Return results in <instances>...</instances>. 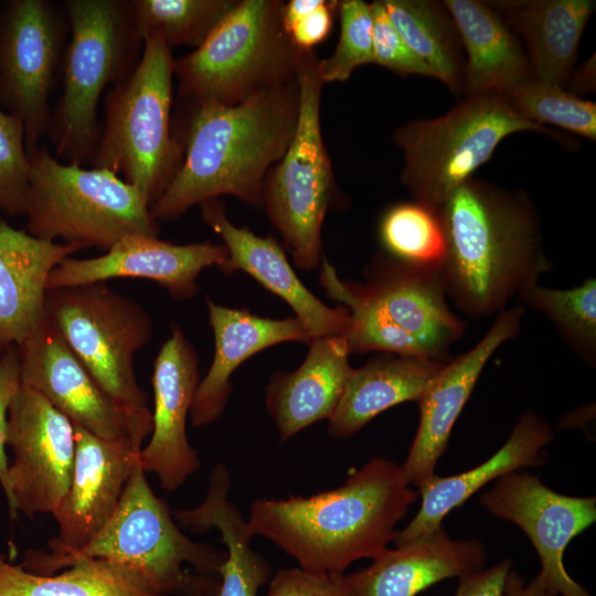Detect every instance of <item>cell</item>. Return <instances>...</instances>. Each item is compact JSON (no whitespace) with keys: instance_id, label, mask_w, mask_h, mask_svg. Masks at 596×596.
<instances>
[{"instance_id":"obj_1","label":"cell","mask_w":596,"mask_h":596,"mask_svg":"<svg viewBox=\"0 0 596 596\" xmlns=\"http://www.w3.org/2000/svg\"><path fill=\"white\" fill-rule=\"evenodd\" d=\"M418 496L401 465L374 457L337 489L255 500L247 525L253 538L272 541L299 568L344 574L353 562L373 560L387 549Z\"/></svg>"},{"instance_id":"obj_2","label":"cell","mask_w":596,"mask_h":596,"mask_svg":"<svg viewBox=\"0 0 596 596\" xmlns=\"http://www.w3.org/2000/svg\"><path fill=\"white\" fill-rule=\"evenodd\" d=\"M447 297L472 318L498 315L552 269L530 196L470 178L438 210Z\"/></svg>"},{"instance_id":"obj_3","label":"cell","mask_w":596,"mask_h":596,"mask_svg":"<svg viewBox=\"0 0 596 596\" xmlns=\"http://www.w3.org/2000/svg\"><path fill=\"white\" fill-rule=\"evenodd\" d=\"M299 102L296 79L235 105L194 106L182 162L150 205L152 217L173 220L221 195L262 206L265 178L294 137Z\"/></svg>"},{"instance_id":"obj_4","label":"cell","mask_w":596,"mask_h":596,"mask_svg":"<svg viewBox=\"0 0 596 596\" xmlns=\"http://www.w3.org/2000/svg\"><path fill=\"white\" fill-rule=\"evenodd\" d=\"M226 553L187 536L167 503L157 497L139 456L120 502L105 526L76 551L28 549L20 563L36 574H52L87 558L111 561L162 596H217Z\"/></svg>"},{"instance_id":"obj_5","label":"cell","mask_w":596,"mask_h":596,"mask_svg":"<svg viewBox=\"0 0 596 596\" xmlns=\"http://www.w3.org/2000/svg\"><path fill=\"white\" fill-rule=\"evenodd\" d=\"M364 281L341 279L322 256L319 283L350 316L343 333L350 353L371 351L448 362L466 321L449 308L439 268L412 266L376 254Z\"/></svg>"},{"instance_id":"obj_6","label":"cell","mask_w":596,"mask_h":596,"mask_svg":"<svg viewBox=\"0 0 596 596\" xmlns=\"http://www.w3.org/2000/svg\"><path fill=\"white\" fill-rule=\"evenodd\" d=\"M171 50L157 36L143 41L132 71L107 92L105 125L93 168L121 173L150 205L162 194L183 158L170 129Z\"/></svg>"},{"instance_id":"obj_7","label":"cell","mask_w":596,"mask_h":596,"mask_svg":"<svg viewBox=\"0 0 596 596\" xmlns=\"http://www.w3.org/2000/svg\"><path fill=\"white\" fill-rule=\"evenodd\" d=\"M29 159L23 215L31 235L104 253L127 235L158 236L149 204L114 172L62 163L46 148L33 150Z\"/></svg>"},{"instance_id":"obj_8","label":"cell","mask_w":596,"mask_h":596,"mask_svg":"<svg viewBox=\"0 0 596 596\" xmlns=\"http://www.w3.org/2000/svg\"><path fill=\"white\" fill-rule=\"evenodd\" d=\"M283 4L236 1L193 52L174 60L179 95L194 106H230L296 81L304 50L284 30Z\"/></svg>"},{"instance_id":"obj_9","label":"cell","mask_w":596,"mask_h":596,"mask_svg":"<svg viewBox=\"0 0 596 596\" xmlns=\"http://www.w3.org/2000/svg\"><path fill=\"white\" fill-rule=\"evenodd\" d=\"M71 39L64 55L63 91L46 135L55 156L82 166L92 161L100 130L97 105L106 86L121 82L136 66L135 33L128 1H64Z\"/></svg>"},{"instance_id":"obj_10","label":"cell","mask_w":596,"mask_h":596,"mask_svg":"<svg viewBox=\"0 0 596 596\" xmlns=\"http://www.w3.org/2000/svg\"><path fill=\"white\" fill-rule=\"evenodd\" d=\"M519 131L562 136L521 117L504 93L466 95L445 115L412 120L395 130L404 155L401 181L414 200L439 210L504 138Z\"/></svg>"},{"instance_id":"obj_11","label":"cell","mask_w":596,"mask_h":596,"mask_svg":"<svg viewBox=\"0 0 596 596\" xmlns=\"http://www.w3.org/2000/svg\"><path fill=\"white\" fill-rule=\"evenodd\" d=\"M318 60L313 50L304 51L297 74L300 102L296 130L284 156L268 171L262 193V206L302 270L321 265V227L336 193L321 134L324 84Z\"/></svg>"},{"instance_id":"obj_12","label":"cell","mask_w":596,"mask_h":596,"mask_svg":"<svg viewBox=\"0 0 596 596\" xmlns=\"http://www.w3.org/2000/svg\"><path fill=\"white\" fill-rule=\"evenodd\" d=\"M45 311L99 387L135 416L152 419L134 358L153 333L138 302L103 283L47 289Z\"/></svg>"},{"instance_id":"obj_13","label":"cell","mask_w":596,"mask_h":596,"mask_svg":"<svg viewBox=\"0 0 596 596\" xmlns=\"http://www.w3.org/2000/svg\"><path fill=\"white\" fill-rule=\"evenodd\" d=\"M64 35L49 1L9 0L0 10V106L22 123L28 153L47 131Z\"/></svg>"},{"instance_id":"obj_14","label":"cell","mask_w":596,"mask_h":596,"mask_svg":"<svg viewBox=\"0 0 596 596\" xmlns=\"http://www.w3.org/2000/svg\"><path fill=\"white\" fill-rule=\"evenodd\" d=\"M10 517L52 513L68 489L74 459L73 423L45 397L20 384L8 412Z\"/></svg>"},{"instance_id":"obj_15","label":"cell","mask_w":596,"mask_h":596,"mask_svg":"<svg viewBox=\"0 0 596 596\" xmlns=\"http://www.w3.org/2000/svg\"><path fill=\"white\" fill-rule=\"evenodd\" d=\"M17 348L20 384L40 393L73 424L98 437L127 439L138 447L151 434L152 419L135 416L106 394L47 316Z\"/></svg>"},{"instance_id":"obj_16","label":"cell","mask_w":596,"mask_h":596,"mask_svg":"<svg viewBox=\"0 0 596 596\" xmlns=\"http://www.w3.org/2000/svg\"><path fill=\"white\" fill-rule=\"evenodd\" d=\"M480 503L526 533L541 562L536 578L550 594L592 596L567 574L563 556L570 541L595 522V497L562 494L536 476L517 470L497 479Z\"/></svg>"},{"instance_id":"obj_17","label":"cell","mask_w":596,"mask_h":596,"mask_svg":"<svg viewBox=\"0 0 596 596\" xmlns=\"http://www.w3.org/2000/svg\"><path fill=\"white\" fill-rule=\"evenodd\" d=\"M524 307L498 313L487 333L468 351L451 358L430 380L419 401V424L402 467L407 483L418 488L435 475L453 427L468 402L481 372L496 351L521 329Z\"/></svg>"},{"instance_id":"obj_18","label":"cell","mask_w":596,"mask_h":596,"mask_svg":"<svg viewBox=\"0 0 596 596\" xmlns=\"http://www.w3.org/2000/svg\"><path fill=\"white\" fill-rule=\"evenodd\" d=\"M226 258L224 244H174L158 236L127 235L100 256L63 259L50 273L46 290L128 277L156 281L171 297L190 299L199 290L203 269L219 267Z\"/></svg>"},{"instance_id":"obj_19","label":"cell","mask_w":596,"mask_h":596,"mask_svg":"<svg viewBox=\"0 0 596 596\" xmlns=\"http://www.w3.org/2000/svg\"><path fill=\"white\" fill-rule=\"evenodd\" d=\"M151 381L152 432L140 450L139 461L145 472L157 475L163 490L173 492L201 467L187 436L188 416L201 381L199 359L177 324L155 360Z\"/></svg>"},{"instance_id":"obj_20","label":"cell","mask_w":596,"mask_h":596,"mask_svg":"<svg viewBox=\"0 0 596 596\" xmlns=\"http://www.w3.org/2000/svg\"><path fill=\"white\" fill-rule=\"evenodd\" d=\"M75 459L67 491L53 512L58 535L49 552L85 546L115 513L141 447L127 439H106L73 424Z\"/></svg>"},{"instance_id":"obj_21","label":"cell","mask_w":596,"mask_h":596,"mask_svg":"<svg viewBox=\"0 0 596 596\" xmlns=\"http://www.w3.org/2000/svg\"><path fill=\"white\" fill-rule=\"evenodd\" d=\"M201 216L227 249V258L219 268L225 275L244 272L264 288L281 298L306 328L310 339L343 334L349 326L348 309L324 305L299 279L283 247L273 236L262 237L234 225L226 216L223 201L207 200Z\"/></svg>"},{"instance_id":"obj_22","label":"cell","mask_w":596,"mask_h":596,"mask_svg":"<svg viewBox=\"0 0 596 596\" xmlns=\"http://www.w3.org/2000/svg\"><path fill=\"white\" fill-rule=\"evenodd\" d=\"M486 561L482 542L455 540L440 525L385 549L370 566L344 574L343 584L348 596H416L443 579L481 571Z\"/></svg>"},{"instance_id":"obj_23","label":"cell","mask_w":596,"mask_h":596,"mask_svg":"<svg viewBox=\"0 0 596 596\" xmlns=\"http://www.w3.org/2000/svg\"><path fill=\"white\" fill-rule=\"evenodd\" d=\"M210 324L214 334V356L201 379L192 408L191 422L196 427L214 423L226 408L232 393L233 372L254 354L284 342H308L306 328L296 317L263 318L247 309H235L206 297Z\"/></svg>"},{"instance_id":"obj_24","label":"cell","mask_w":596,"mask_h":596,"mask_svg":"<svg viewBox=\"0 0 596 596\" xmlns=\"http://www.w3.org/2000/svg\"><path fill=\"white\" fill-rule=\"evenodd\" d=\"M82 249L38 238L0 220V359L43 322L50 273Z\"/></svg>"},{"instance_id":"obj_25","label":"cell","mask_w":596,"mask_h":596,"mask_svg":"<svg viewBox=\"0 0 596 596\" xmlns=\"http://www.w3.org/2000/svg\"><path fill=\"white\" fill-rule=\"evenodd\" d=\"M350 354L343 334L315 338L296 370L272 375L265 402L281 443L319 421L330 419L353 370Z\"/></svg>"},{"instance_id":"obj_26","label":"cell","mask_w":596,"mask_h":596,"mask_svg":"<svg viewBox=\"0 0 596 596\" xmlns=\"http://www.w3.org/2000/svg\"><path fill=\"white\" fill-rule=\"evenodd\" d=\"M554 437L551 425L534 412L524 413L503 446L485 462L465 472L440 477L436 473L421 485V507L413 520L393 540L395 546L440 525L444 518L464 504L488 482L522 467H541L544 450Z\"/></svg>"},{"instance_id":"obj_27","label":"cell","mask_w":596,"mask_h":596,"mask_svg":"<svg viewBox=\"0 0 596 596\" xmlns=\"http://www.w3.org/2000/svg\"><path fill=\"white\" fill-rule=\"evenodd\" d=\"M525 43L532 78L565 87L595 2L590 0L488 1Z\"/></svg>"},{"instance_id":"obj_28","label":"cell","mask_w":596,"mask_h":596,"mask_svg":"<svg viewBox=\"0 0 596 596\" xmlns=\"http://www.w3.org/2000/svg\"><path fill=\"white\" fill-rule=\"evenodd\" d=\"M443 2L453 18L466 53L462 93H504L532 78L520 39L488 1Z\"/></svg>"},{"instance_id":"obj_29","label":"cell","mask_w":596,"mask_h":596,"mask_svg":"<svg viewBox=\"0 0 596 596\" xmlns=\"http://www.w3.org/2000/svg\"><path fill=\"white\" fill-rule=\"evenodd\" d=\"M444 365L425 358L381 353L353 369L329 419V434L349 438L382 412L405 402H418Z\"/></svg>"},{"instance_id":"obj_30","label":"cell","mask_w":596,"mask_h":596,"mask_svg":"<svg viewBox=\"0 0 596 596\" xmlns=\"http://www.w3.org/2000/svg\"><path fill=\"white\" fill-rule=\"evenodd\" d=\"M231 477L226 466L215 465L203 501L192 509L174 510L179 526L203 533L217 530L226 549L220 567L217 596H257L268 582L272 568L252 546L253 536L240 509L230 501Z\"/></svg>"},{"instance_id":"obj_31","label":"cell","mask_w":596,"mask_h":596,"mask_svg":"<svg viewBox=\"0 0 596 596\" xmlns=\"http://www.w3.org/2000/svg\"><path fill=\"white\" fill-rule=\"evenodd\" d=\"M0 596H162L125 567L87 558L52 574H36L0 553Z\"/></svg>"},{"instance_id":"obj_32","label":"cell","mask_w":596,"mask_h":596,"mask_svg":"<svg viewBox=\"0 0 596 596\" xmlns=\"http://www.w3.org/2000/svg\"><path fill=\"white\" fill-rule=\"evenodd\" d=\"M407 46L454 94H462L465 56L453 18L444 2L382 0Z\"/></svg>"},{"instance_id":"obj_33","label":"cell","mask_w":596,"mask_h":596,"mask_svg":"<svg viewBox=\"0 0 596 596\" xmlns=\"http://www.w3.org/2000/svg\"><path fill=\"white\" fill-rule=\"evenodd\" d=\"M235 0H132L131 23L143 42L157 36L171 49L198 47L235 6Z\"/></svg>"},{"instance_id":"obj_34","label":"cell","mask_w":596,"mask_h":596,"mask_svg":"<svg viewBox=\"0 0 596 596\" xmlns=\"http://www.w3.org/2000/svg\"><path fill=\"white\" fill-rule=\"evenodd\" d=\"M384 254L402 263L440 268L446 237L439 211L419 201L390 206L379 223Z\"/></svg>"},{"instance_id":"obj_35","label":"cell","mask_w":596,"mask_h":596,"mask_svg":"<svg viewBox=\"0 0 596 596\" xmlns=\"http://www.w3.org/2000/svg\"><path fill=\"white\" fill-rule=\"evenodd\" d=\"M518 299L545 315L568 348L586 364L596 365V279L587 278L568 289H553L539 281Z\"/></svg>"},{"instance_id":"obj_36","label":"cell","mask_w":596,"mask_h":596,"mask_svg":"<svg viewBox=\"0 0 596 596\" xmlns=\"http://www.w3.org/2000/svg\"><path fill=\"white\" fill-rule=\"evenodd\" d=\"M511 107L528 121L550 124L596 139V104L563 86L531 78L504 92Z\"/></svg>"},{"instance_id":"obj_37","label":"cell","mask_w":596,"mask_h":596,"mask_svg":"<svg viewBox=\"0 0 596 596\" xmlns=\"http://www.w3.org/2000/svg\"><path fill=\"white\" fill-rule=\"evenodd\" d=\"M340 34L333 53L318 60L322 83L344 82L359 66L373 63L372 12L362 0L339 1Z\"/></svg>"},{"instance_id":"obj_38","label":"cell","mask_w":596,"mask_h":596,"mask_svg":"<svg viewBox=\"0 0 596 596\" xmlns=\"http://www.w3.org/2000/svg\"><path fill=\"white\" fill-rule=\"evenodd\" d=\"M29 172L24 127L0 106V211L9 216L24 214Z\"/></svg>"},{"instance_id":"obj_39","label":"cell","mask_w":596,"mask_h":596,"mask_svg":"<svg viewBox=\"0 0 596 596\" xmlns=\"http://www.w3.org/2000/svg\"><path fill=\"white\" fill-rule=\"evenodd\" d=\"M372 12L373 63L402 76L435 77L434 72L407 46L392 24L382 0L370 3Z\"/></svg>"},{"instance_id":"obj_40","label":"cell","mask_w":596,"mask_h":596,"mask_svg":"<svg viewBox=\"0 0 596 596\" xmlns=\"http://www.w3.org/2000/svg\"><path fill=\"white\" fill-rule=\"evenodd\" d=\"M343 575L284 568L270 579L266 596H348Z\"/></svg>"},{"instance_id":"obj_41","label":"cell","mask_w":596,"mask_h":596,"mask_svg":"<svg viewBox=\"0 0 596 596\" xmlns=\"http://www.w3.org/2000/svg\"><path fill=\"white\" fill-rule=\"evenodd\" d=\"M20 386V360L17 347L9 349L0 359V486L11 504L9 461L6 454L8 412Z\"/></svg>"},{"instance_id":"obj_42","label":"cell","mask_w":596,"mask_h":596,"mask_svg":"<svg viewBox=\"0 0 596 596\" xmlns=\"http://www.w3.org/2000/svg\"><path fill=\"white\" fill-rule=\"evenodd\" d=\"M339 1H326L284 28L290 41L299 50L310 51L331 32Z\"/></svg>"},{"instance_id":"obj_43","label":"cell","mask_w":596,"mask_h":596,"mask_svg":"<svg viewBox=\"0 0 596 596\" xmlns=\"http://www.w3.org/2000/svg\"><path fill=\"white\" fill-rule=\"evenodd\" d=\"M512 560L459 578L456 596H504V585Z\"/></svg>"},{"instance_id":"obj_44","label":"cell","mask_w":596,"mask_h":596,"mask_svg":"<svg viewBox=\"0 0 596 596\" xmlns=\"http://www.w3.org/2000/svg\"><path fill=\"white\" fill-rule=\"evenodd\" d=\"M504 596H553L535 577L532 582L524 584L523 578L515 572L508 573L504 585Z\"/></svg>"},{"instance_id":"obj_45","label":"cell","mask_w":596,"mask_h":596,"mask_svg":"<svg viewBox=\"0 0 596 596\" xmlns=\"http://www.w3.org/2000/svg\"><path fill=\"white\" fill-rule=\"evenodd\" d=\"M566 91L577 96L595 89V58H589L577 71H573L565 87Z\"/></svg>"},{"instance_id":"obj_46","label":"cell","mask_w":596,"mask_h":596,"mask_svg":"<svg viewBox=\"0 0 596 596\" xmlns=\"http://www.w3.org/2000/svg\"><path fill=\"white\" fill-rule=\"evenodd\" d=\"M1 6V4H0Z\"/></svg>"}]
</instances>
